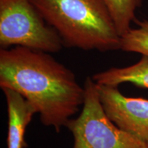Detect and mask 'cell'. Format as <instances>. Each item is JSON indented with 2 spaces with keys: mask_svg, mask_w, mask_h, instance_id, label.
<instances>
[{
  "mask_svg": "<svg viewBox=\"0 0 148 148\" xmlns=\"http://www.w3.org/2000/svg\"><path fill=\"white\" fill-rule=\"evenodd\" d=\"M0 86L21 94L56 132L84 103V86L71 70L47 52L21 46L1 48Z\"/></svg>",
  "mask_w": 148,
  "mask_h": 148,
  "instance_id": "obj_1",
  "label": "cell"
},
{
  "mask_svg": "<svg viewBox=\"0 0 148 148\" xmlns=\"http://www.w3.org/2000/svg\"><path fill=\"white\" fill-rule=\"evenodd\" d=\"M64 45L83 50L120 49L121 36L102 0H31Z\"/></svg>",
  "mask_w": 148,
  "mask_h": 148,
  "instance_id": "obj_2",
  "label": "cell"
},
{
  "mask_svg": "<svg viewBox=\"0 0 148 148\" xmlns=\"http://www.w3.org/2000/svg\"><path fill=\"white\" fill-rule=\"evenodd\" d=\"M64 45L31 0H0V46L56 53Z\"/></svg>",
  "mask_w": 148,
  "mask_h": 148,
  "instance_id": "obj_3",
  "label": "cell"
},
{
  "mask_svg": "<svg viewBox=\"0 0 148 148\" xmlns=\"http://www.w3.org/2000/svg\"><path fill=\"white\" fill-rule=\"evenodd\" d=\"M84 88L82 112L66 125L73 134V148H148L145 142L119 128L107 116L92 77H86Z\"/></svg>",
  "mask_w": 148,
  "mask_h": 148,
  "instance_id": "obj_4",
  "label": "cell"
},
{
  "mask_svg": "<svg viewBox=\"0 0 148 148\" xmlns=\"http://www.w3.org/2000/svg\"><path fill=\"white\" fill-rule=\"evenodd\" d=\"M97 88L101 106L110 121L122 130L146 143L148 139V99L125 97L117 86L97 84Z\"/></svg>",
  "mask_w": 148,
  "mask_h": 148,
  "instance_id": "obj_5",
  "label": "cell"
},
{
  "mask_svg": "<svg viewBox=\"0 0 148 148\" xmlns=\"http://www.w3.org/2000/svg\"><path fill=\"white\" fill-rule=\"evenodd\" d=\"M7 103L8 116V148H25V130L36 111L21 94L8 88H1Z\"/></svg>",
  "mask_w": 148,
  "mask_h": 148,
  "instance_id": "obj_6",
  "label": "cell"
},
{
  "mask_svg": "<svg viewBox=\"0 0 148 148\" xmlns=\"http://www.w3.org/2000/svg\"><path fill=\"white\" fill-rule=\"evenodd\" d=\"M97 84L117 86L125 82L148 88V56L142 55L136 63L123 68L112 67L92 77Z\"/></svg>",
  "mask_w": 148,
  "mask_h": 148,
  "instance_id": "obj_7",
  "label": "cell"
},
{
  "mask_svg": "<svg viewBox=\"0 0 148 148\" xmlns=\"http://www.w3.org/2000/svg\"><path fill=\"white\" fill-rule=\"evenodd\" d=\"M108 8L119 36L129 31L135 21V12L141 4V0H102Z\"/></svg>",
  "mask_w": 148,
  "mask_h": 148,
  "instance_id": "obj_8",
  "label": "cell"
},
{
  "mask_svg": "<svg viewBox=\"0 0 148 148\" xmlns=\"http://www.w3.org/2000/svg\"><path fill=\"white\" fill-rule=\"evenodd\" d=\"M136 23V28H131L121 36L120 49L148 56V21H138Z\"/></svg>",
  "mask_w": 148,
  "mask_h": 148,
  "instance_id": "obj_9",
  "label": "cell"
},
{
  "mask_svg": "<svg viewBox=\"0 0 148 148\" xmlns=\"http://www.w3.org/2000/svg\"><path fill=\"white\" fill-rule=\"evenodd\" d=\"M146 144H147V147H148V139L147 140V141H146Z\"/></svg>",
  "mask_w": 148,
  "mask_h": 148,
  "instance_id": "obj_10",
  "label": "cell"
}]
</instances>
